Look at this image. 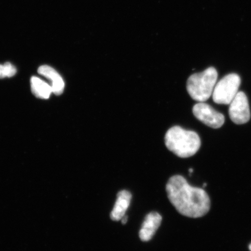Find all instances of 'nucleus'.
Here are the masks:
<instances>
[{"mask_svg":"<svg viewBox=\"0 0 251 251\" xmlns=\"http://www.w3.org/2000/svg\"><path fill=\"white\" fill-rule=\"evenodd\" d=\"M166 190L169 201L182 215L191 218L202 217L211 208V201L206 191L190 186L181 176L169 178Z\"/></svg>","mask_w":251,"mask_h":251,"instance_id":"1","label":"nucleus"},{"mask_svg":"<svg viewBox=\"0 0 251 251\" xmlns=\"http://www.w3.org/2000/svg\"><path fill=\"white\" fill-rule=\"evenodd\" d=\"M165 142L169 150L182 158L196 154L201 147L200 138L195 131L176 126L166 133Z\"/></svg>","mask_w":251,"mask_h":251,"instance_id":"2","label":"nucleus"},{"mask_svg":"<svg viewBox=\"0 0 251 251\" xmlns=\"http://www.w3.org/2000/svg\"><path fill=\"white\" fill-rule=\"evenodd\" d=\"M218 78L216 69L210 67L201 73L191 75L187 81V90L191 98L203 102L211 97Z\"/></svg>","mask_w":251,"mask_h":251,"instance_id":"3","label":"nucleus"},{"mask_svg":"<svg viewBox=\"0 0 251 251\" xmlns=\"http://www.w3.org/2000/svg\"><path fill=\"white\" fill-rule=\"evenodd\" d=\"M241 84L237 74H230L216 84L212 93L213 101L218 104H230L236 96Z\"/></svg>","mask_w":251,"mask_h":251,"instance_id":"4","label":"nucleus"},{"mask_svg":"<svg viewBox=\"0 0 251 251\" xmlns=\"http://www.w3.org/2000/svg\"><path fill=\"white\" fill-rule=\"evenodd\" d=\"M231 120L237 125L247 123L251 118L249 100L244 92H238L228 109Z\"/></svg>","mask_w":251,"mask_h":251,"instance_id":"5","label":"nucleus"},{"mask_svg":"<svg viewBox=\"0 0 251 251\" xmlns=\"http://www.w3.org/2000/svg\"><path fill=\"white\" fill-rule=\"evenodd\" d=\"M193 112L197 119L210 127L219 128L225 123L224 115L207 103H197L194 106Z\"/></svg>","mask_w":251,"mask_h":251,"instance_id":"6","label":"nucleus"},{"mask_svg":"<svg viewBox=\"0 0 251 251\" xmlns=\"http://www.w3.org/2000/svg\"><path fill=\"white\" fill-rule=\"evenodd\" d=\"M162 221V216L158 212H152L149 213L146 216L139 232L140 240L144 242L151 240L161 226Z\"/></svg>","mask_w":251,"mask_h":251,"instance_id":"7","label":"nucleus"},{"mask_svg":"<svg viewBox=\"0 0 251 251\" xmlns=\"http://www.w3.org/2000/svg\"><path fill=\"white\" fill-rule=\"evenodd\" d=\"M131 193L127 190H122L119 192L114 208L111 213V219L114 221H121L126 215L131 200Z\"/></svg>","mask_w":251,"mask_h":251,"instance_id":"8","label":"nucleus"},{"mask_svg":"<svg viewBox=\"0 0 251 251\" xmlns=\"http://www.w3.org/2000/svg\"><path fill=\"white\" fill-rule=\"evenodd\" d=\"M39 74L49 78L52 81V93L56 96L61 95L64 92L65 82L63 78L54 68L48 65H43L38 70Z\"/></svg>","mask_w":251,"mask_h":251,"instance_id":"9","label":"nucleus"},{"mask_svg":"<svg viewBox=\"0 0 251 251\" xmlns=\"http://www.w3.org/2000/svg\"><path fill=\"white\" fill-rule=\"evenodd\" d=\"M30 84L31 91L37 98L48 99L52 93L51 86L39 77H31Z\"/></svg>","mask_w":251,"mask_h":251,"instance_id":"10","label":"nucleus"},{"mask_svg":"<svg viewBox=\"0 0 251 251\" xmlns=\"http://www.w3.org/2000/svg\"><path fill=\"white\" fill-rule=\"evenodd\" d=\"M17 73V69L11 63L7 62L0 65V78L6 77H11Z\"/></svg>","mask_w":251,"mask_h":251,"instance_id":"11","label":"nucleus"},{"mask_svg":"<svg viewBox=\"0 0 251 251\" xmlns=\"http://www.w3.org/2000/svg\"><path fill=\"white\" fill-rule=\"evenodd\" d=\"M122 222V224L123 225H125L127 224L128 221V217L127 216H124L123 218L121 220Z\"/></svg>","mask_w":251,"mask_h":251,"instance_id":"12","label":"nucleus"},{"mask_svg":"<svg viewBox=\"0 0 251 251\" xmlns=\"http://www.w3.org/2000/svg\"><path fill=\"white\" fill-rule=\"evenodd\" d=\"M193 172V169L192 168L190 169H189L190 174H192Z\"/></svg>","mask_w":251,"mask_h":251,"instance_id":"13","label":"nucleus"},{"mask_svg":"<svg viewBox=\"0 0 251 251\" xmlns=\"http://www.w3.org/2000/svg\"><path fill=\"white\" fill-rule=\"evenodd\" d=\"M249 249H250V251H251V244L249 246Z\"/></svg>","mask_w":251,"mask_h":251,"instance_id":"14","label":"nucleus"},{"mask_svg":"<svg viewBox=\"0 0 251 251\" xmlns=\"http://www.w3.org/2000/svg\"><path fill=\"white\" fill-rule=\"evenodd\" d=\"M206 183H205V184H203V187H206Z\"/></svg>","mask_w":251,"mask_h":251,"instance_id":"15","label":"nucleus"}]
</instances>
